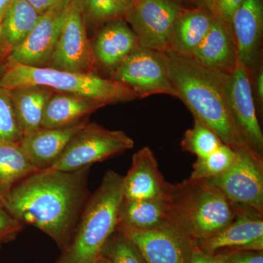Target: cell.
I'll return each mask as SVG.
<instances>
[{"mask_svg": "<svg viewBox=\"0 0 263 263\" xmlns=\"http://www.w3.org/2000/svg\"><path fill=\"white\" fill-rule=\"evenodd\" d=\"M89 168L75 172L38 171L1 200L17 220L41 230L64 251L91 195L87 184Z\"/></svg>", "mask_w": 263, "mask_h": 263, "instance_id": "obj_1", "label": "cell"}, {"mask_svg": "<svg viewBox=\"0 0 263 263\" xmlns=\"http://www.w3.org/2000/svg\"><path fill=\"white\" fill-rule=\"evenodd\" d=\"M161 53L177 98L182 100L194 118L206 124L233 149L250 148L232 114L231 73L205 67L176 51Z\"/></svg>", "mask_w": 263, "mask_h": 263, "instance_id": "obj_2", "label": "cell"}, {"mask_svg": "<svg viewBox=\"0 0 263 263\" xmlns=\"http://www.w3.org/2000/svg\"><path fill=\"white\" fill-rule=\"evenodd\" d=\"M123 176L109 171L86 202L70 243L56 263H92L117 229Z\"/></svg>", "mask_w": 263, "mask_h": 263, "instance_id": "obj_3", "label": "cell"}, {"mask_svg": "<svg viewBox=\"0 0 263 263\" xmlns=\"http://www.w3.org/2000/svg\"><path fill=\"white\" fill-rule=\"evenodd\" d=\"M167 198L176 227L196 243L220 231L236 217L229 199L205 180L171 183Z\"/></svg>", "mask_w": 263, "mask_h": 263, "instance_id": "obj_4", "label": "cell"}, {"mask_svg": "<svg viewBox=\"0 0 263 263\" xmlns=\"http://www.w3.org/2000/svg\"><path fill=\"white\" fill-rule=\"evenodd\" d=\"M25 86H46L59 92L98 100L105 105L139 99L126 85L95 72L81 73L6 62L0 76V86L10 90Z\"/></svg>", "mask_w": 263, "mask_h": 263, "instance_id": "obj_5", "label": "cell"}, {"mask_svg": "<svg viewBox=\"0 0 263 263\" xmlns=\"http://www.w3.org/2000/svg\"><path fill=\"white\" fill-rule=\"evenodd\" d=\"M133 146L134 141L124 132L109 130L88 122L69 142L51 168L75 172Z\"/></svg>", "mask_w": 263, "mask_h": 263, "instance_id": "obj_6", "label": "cell"}, {"mask_svg": "<svg viewBox=\"0 0 263 263\" xmlns=\"http://www.w3.org/2000/svg\"><path fill=\"white\" fill-rule=\"evenodd\" d=\"M236 151V160L226 173L205 181L234 205L250 208L263 215L262 157L250 148Z\"/></svg>", "mask_w": 263, "mask_h": 263, "instance_id": "obj_7", "label": "cell"}, {"mask_svg": "<svg viewBox=\"0 0 263 263\" xmlns=\"http://www.w3.org/2000/svg\"><path fill=\"white\" fill-rule=\"evenodd\" d=\"M181 9L171 0H135L126 13L141 47L173 51V32Z\"/></svg>", "mask_w": 263, "mask_h": 263, "instance_id": "obj_8", "label": "cell"}, {"mask_svg": "<svg viewBox=\"0 0 263 263\" xmlns=\"http://www.w3.org/2000/svg\"><path fill=\"white\" fill-rule=\"evenodd\" d=\"M112 79L133 90L139 99L158 94L177 98L161 52L140 46L114 71Z\"/></svg>", "mask_w": 263, "mask_h": 263, "instance_id": "obj_9", "label": "cell"}, {"mask_svg": "<svg viewBox=\"0 0 263 263\" xmlns=\"http://www.w3.org/2000/svg\"><path fill=\"white\" fill-rule=\"evenodd\" d=\"M98 62L88 39L86 20L79 4L71 0L63 26L48 67L69 72H95Z\"/></svg>", "mask_w": 263, "mask_h": 263, "instance_id": "obj_10", "label": "cell"}, {"mask_svg": "<svg viewBox=\"0 0 263 263\" xmlns=\"http://www.w3.org/2000/svg\"><path fill=\"white\" fill-rule=\"evenodd\" d=\"M71 0H60L41 15L27 38L13 50L6 62L34 67H48L65 21Z\"/></svg>", "mask_w": 263, "mask_h": 263, "instance_id": "obj_11", "label": "cell"}, {"mask_svg": "<svg viewBox=\"0 0 263 263\" xmlns=\"http://www.w3.org/2000/svg\"><path fill=\"white\" fill-rule=\"evenodd\" d=\"M234 205V204H233ZM236 217L228 226L196 245L208 253L262 252V214L250 208L234 205Z\"/></svg>", "mask_w": 263, "mask_h": 263, "instance_id": "obj_12", "label": "cell"}, {"mask_svg": "<svg viewBox=\"0 0 263 263\" xmlns=\"http://www.w3.org/2000/svg\"><path fill=\"white\" fill-rule=\"evenodd\" d=\"M119 230L137 246L147 263H189L196 245L174 226L150 230Z\"/></svg>", "mask_w": 263, "mask_h": 263, "instance_id": "obj_13", "label": "cell"}, {"mask_svg": "<svg viewBox=\"0 0 263 263\" xmlns=\"http://www.w3.org/2000/svg\"><path fill=\"white\" fill-rule=\"evenodd\" d=\"M249 72L238 59L231 72L230 105L242 138L254 153L262 157L263 134L256 114Z\"/></svg>", "mask_w": 263, "mask_h": 263, "instance_id": "obj_14", "label": "cell"}, {"mask_svg": "<svg viewBox=\"0 0 263 263\" xmlns=\"http://www.w3.org/2000/svg\"><path fill=\"white\" fill-rule=\"evenodd\" d=\"M170 185L159 170L153 151L149 147H144L133 155L130 169L123 177V198H163L168 195Z\"/></svg>", "mask_w": 263, "mask_h": 263, "instance_id": "obj_15", "label": "cell"}, {"mask_svg": "<svg viewBox=\"0 0 263 263\" xmlns=\"http://www.w3.org/2000/svg\"><path fill=\"white\" fill-rule=\"evenodd\" d=\"M87 121L68 127H41L22 136L18 142L27 160L39 171L51 168L72 138Z\"/></svg>", "mask_w": 263, "mask_h": 263, "instance_id": "obj_16", "label": "cell"}, {"mask_svg": "<svg viewBox=\"0 0 263 263\" xmlns=\"http://www.w3.org/2000/svg\"><path fill=\"white\" fill-rule=\"evenodd\" d=\"M238 60L248 70L255 65L263 29L262 0H242L231 21Z\"/></svg>", "mask_w": 263, "mask_h": 263, "instance_id": "obj_17", "label": "cell"}, {"mask_svg": "<svg viewBox=\"0 0 263 263\" xmlns=\"http://www.w3.org/2000/svg\"><path fill=\"white\" fill-rule=\"evenodd\" d=\"M190 57L202 66L231 73L238 61L232 27L214 15L209 32Z\"/></svg>", "mask_w": 263, "mask_h": 263, "instance_id": "obj_18", "label": "cell"}, {"mask_svg": "<svg viewBox=\"0 0 263 263\" xmlns=\"http://www.w3.org/2000/svg\"><path fill=\"white\" fill-rule=\"evenodd\" d=\"M171 226L176 227L167 197L152 200L122 199L118 213L119 229L150 230Z\"/></svg>", "mask_w": 263, "mask_h": 263, "instance_id": "obj_19", "label": "cell"}, {"mask_svg": "<svg viewBox=\"0 0 263 263\" xmlns=\"http://www.w3.org/2000/svg\"><path fill=\"white\" fill-rule=\"evenodd\" d=\"M96 61L114 72L139 46L138 37L122 18L107 22L91 43Z\"/></svg>", "mask_w": 263, "mask_h": 263, "instance_id": "obj_20", "label": "cell"}, {"mask_svg": "<svg viewBox=\"0 0 263 263\" xmlns=\"http://www.w3.org/2000/svg\"><path fill=\"white\" fill-rule=\"evenodd\" d=\"M103 106L105 104L98 100L55 91L46 105L41 127H68L85 121V117Z\"/></svg>", "mask_w": 263, "mask_h": 263, "instance_id": "obj_21", "label": "cell"}, {"mask_svg": "<svg viewBox=\"0 0 263 263\" xmlns=\"http://www.w3.org/2000/svg\"><path fill=\"white\" fill-rule=\"evenodd\" d=\"M41 15L25 0H13L0 24V62L20 46Z\"/></svg>", "mask_w": 263, "mask_h": 263, "instance_id": "obj_22", "label": "cell"}, {"mask_svg": "<svg viewBox=\"0 0 263 263\" xmlns=\"http://www.w3.org/2000/svg\"><path fill=\"white\" fill-rule=\"evenodd\" d=\"M10 91L22 135L41 128L46 105L55 91L43 86H25Z\"/></svg>", "mask_w": 263, "mask_h": 263, "instance_id": "obj_23", "label": "cell"}, {"mask_svg": "<svg viewBox=\"0 0 263 263\" xmlns=\"http://www.w3.org/2000/svg\"><path fill=\"white\" fill-rule=\"evenodd\" d=\"M214 19V14L205 10L182 11L173 32V51L191 57L206 35Z\"/></svg>", "mask_w": 263, "mask_h": 263, "instance_id": "obj_24", "label": "cell"}, {"mask_svg": "<svg viewBox=\"0 0 263 263\" xmlns=\"http://www.w3.org/2000/svg\"><path fill=\"white\" fill-rule=\"evenodd\" d=\"M38 171L27 160L18 143L0 140V198Z\"/></svg>", "mask_w": 263, "mask_h": 263, "instance_id": "obj_25", "label": "cell"}, {"mask_svg": "<svg viewBox=\"0 0 263 263\" xmlns=\"http://www.w3.org/2000/svg\"><path fill=\"white\" fill-rule=\"evenodd\" d=\"M237 155L236 150L222 143L211 155L197 159L190 179L207 180L218 177L233 165Z\"/></svg>", "mask_w": 263, "mask_h": 263, "instance_id": "obj_26", "label": "cell"}, {"mask_svg": "<svg viewBox=\"0 0 263 263\" xmlns=\"http://www.w3.org/2000/svg\"><path fill=\"white\" fill-rule=\"evenodd\" d=\"M193 128L185 132L181 141V148L190 152L197 158L207 157L222 144L219 136L197 118Z\"/></svg>", "mask_w": 263, "mask_h": 263, "instance_id": "obj_27", "label": "cell"}, {"mask_svg": "<svg viewBox=\"0 0 263 263\" xmlns=\"http://www.w3.org/2000/svg\"><path fill=\"white\" fill-rule=\"evenodd\" d=\"M100 254L111 263H147L137 246L117 228L105 242Z\"/></svg>", "mask_w": 263, "mask_h": 263, "instance_id": "obj_28", "label": "cell"}, {"mask_svg": "<svg viewBox=\"0 0 263 263\" xmlns=\"http://www.w3.org/2000/svg\"><path fill=\"white\" fill-rule=\"evenodd\" d=\"M80 7L85 20L94 23H107L122 18L128 10L118 0H76Z\"/></svg>", "mask_w": 263, "mask_h": 263, "instance_id": "obj_29", "label": "cell"}, {"mask_svg": "<svg viewBox=\"0 0 263 263\" xmlns=\"http://www.w3.org/2000/svg\"><path fill=\"white\" fill-rule=\"evenodd\" d=\"M22 136L10 91L0 86V140L18 143Z\"/></svg>", "mask_w": 263, "mask_h": 263, "instance_id": "obj_30", "label": "cell"}, {"mask_svg": "<svg viewBox=\"0 0 263 263\" xmlns=\"http://www.w3.org/2000/svg\"><path fill=\"white\" fill-rule=\"evenodd\" d=\"M24 226L8 212L0 198V246L14 239Z\"/></svg>", "mask_w": 263, "mask_h": 263, "instance_id": "obj_31", "label": "cell"}, {"mask_svg": "<svg viewBox=\"0 0 263 263\" xmlns=\"http://www.w3.org/2000/svg\"><path fill=\"white\" fill-rule=\"evenodd\" d=\"M241 2L242 0H216L212 13L231 27L233 15Z\"/></svg>", "mask_w": 263, "mask_h": 263, "instance_id": "obj_32", "label": "cell"}, {"mask_svg": "<svg viewBox=\"0 0 263 263\" xmlns=\"http://www.w3.org/2000/svg\"><path fill=\"white\" fill-rule=\"evenodd\" d=\"M228 254H210L202 250L197 245L194 247L189 263H226Z\"/></svg>", "mask_w": 263, "mask_h": 263, "instance_id": "obj_33", "label": "cell"}, {"mask_svg": "<svg viewBox=\"0 0 263 263\" xmlns=\"http://www.w3.org/2000/svg\"><path fill=\"white\" fill-rule=\"evenodd\" d=\"M226 263H263L262 252H239L228 254Z\"/></svg>", "mask_w": 263, "mask_h": 263, "instance_id": "obj_34", "label": "cell"}, {"mask_svg": "<svg viewBox=\"0 0 263 263\" xmlns=\"http://www.w3.org/2000/svg\"><path fill=\"white\" fill-rule=\"evenodd\" d=\"M25 1L37 10V13L43 15L60 0H25Z\"/></svg>", "mask_w": 263, "mask_h": 263, "instance_id": "obj_35", "label": "cell"}, {"mask_svg": "<svg viewBox=\"0 0 263 263\" xmlns=\"http://www.w3.org/2000/svg\"><path fill=\"white\" fill-rule=\"evenodd\" d=\"M13 0H0V24L7 10L11 5Z\"/></svg>", "mask_w": 263, "mask_h": 263, "instance_id": "obj_36", "label": "cell"}, {"mask_svg": "<svg viewBox=\"0 0 263 263\" xmlns=\"http://www.w3.org/2000/svg\"><path fill=\"white\" fill-rule=\"evenodd\" d=\"M257 91L259 100L263 99V73L262 70H259L257 79Z\"/></svg>", "mask_w": 263, "mask_h": 263, "instance_id": "obj_37", "label": "cell"}, {"mask_svg": "<svg viewBox=\"0 0 263 263\" xmlns=\"http://www.w3.org/2000/svg\"><path fill=\"white\" fill-rule=\"evenodd\" d=\"M92 263H111L110 262V261L109 260L107 257H105V256L102 255V254H100V256L95 259L94 262Z\"/></svg>", "mask_w": 263, "mask_h": 263, "instance_id": "obj_38", "label": "cell"}, {"mask_svg": "<svg viewBox=\"0 0 263 263\" xmlns=\"http://www.w3.org/2000/svg\"><path fill=\"white\" fill-rule=\"evenodd\" d=\"M121 4L124 5V7L129 9V8L134 3L135 0H118Z\"/></svg>", "mask_w": 263, "mask_h": 263, "instance_id": "obj_39", "label": "cell"}, {"mask_svg": "<svg viewBox=\"0 0 263 263\" xmlns=\"http://www.w3.org/2000/svg\"><path fill=\"white\" fill-rule=\"evenodd\" d=\"M216 0H202L204 3L206 5L208 8H209V10L212 12L213 9H214V4H215Z\"/></svg>", "mask_w": 263, "mask_h": 263, "instance_id": "obj_40", "label": "cell"}]
</instances>
